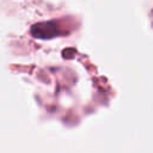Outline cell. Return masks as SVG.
Wrapping results in <instances>:
<instances>
[{"instance_id": "obj_1", "label": "cell", "mask_w": 153, "mask_h": 153, "mask_svg": "<svg viewBox=\"0 0 153 153\" xmlns=\"http://www.w3.org/2000/svg\"><path fill=\"white\" fill-rule=\"evenodd\" d=\"M32 35L38 38H51L56 36L57 27L54 23H41L32 27Z\"/></svg>"}]
</instances>
